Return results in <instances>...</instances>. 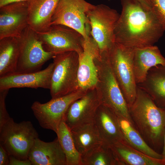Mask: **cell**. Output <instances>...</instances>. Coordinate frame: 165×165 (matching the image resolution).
<instances>
[{
    "mask_svg": "<svg viewBox=\"0 0 165 165\" xmlns=\"http://www.w3.org/2000/svg\"><path fill=\"white\" fill-rule=\"evenodd\" d=\"M97 80L95 88L101 104L133 124L129 108L112 72L107 53L94 59Z\"/></svg>",
    "mask_w": 165,
    "mask_h": 165,
    "instance_id": "cell-3",
    "label": "cell"
},
{
    "mask_svg": "<svg viewBox=\"0 0 165 165\" xmlns=\"http://www.w3.org/2000/svg\"><path fill=\"white\" fill-rule=\"evenodd\" d=\"M59 0H28V26L36 32L44 31L51 20Z\"/></svg>",
    "mask_w": 165,
    "mask_h": 165,
    "instance_id": "cell-19",
    "label": "cell"
},
{
    "mask_svg": "<svg viewBox=\"0 0 165 165\" xmlns=\"http://www.w3.org/2000/svg\"><path fill=\"white\" fill-rule=\"evenodd\" d=\"M100 104L95 88L88 90L71 104L64 120L70 130L80 125L93 123Z\"/></svg>",
    "mask_w": 165,
    "mask_h": 165,
    "instance_id": "cell-13",
    "label": "cell"
},
{
    "mask_svg": "<svg viewBox=\"0 0 165 165\" xmlns=\"http://www.w3.org/2000/svg\"><path fill=\"white\" fill-rule=\"evenodd\" d=\"M20 52L18 37L0 39V77L16 72Z\"/></svg>",
    "mask_w": 165,
    "mask_h": 165,
    "instance_id": "cell-23",
    "label": "cell"
},
{
    "mask_svg": "<svg viewBox=\"0 0 165 165\" xmlns=\"http://www.w3.org/2000/svg\"><path fill=\"white\" fill-rule=\"evenodd\" d=\"M129 111L134 126L147 143L158 153L162 150L165 108L158 106L150 96L137 85L136 98L129 107Z\"/></svg>",
    "mask_w": 165,
    "mask_h": 165,
    "instance_id": "cell-2",
    "label": "cell"
},
{
    "mask_svg": "<svg viewBox=\"0 0 165 165\" xmlns=\"http://www.w3.org/2000/svg\"><path fill=\"white\" fill-rule=\"evenodd\" d=\"M18 38L20 52L16 73L39 71L46 62L55 55L44 49L37 33L29 26Z\"/></svg>",
    "mask_w": 165,
    "mask_h": 165,
    "instance_id": "cell-9",
    "label": "cell"
},
{
    "mask_svg": "<svg viewBox=\"0 0 165 165\" xmlns=\"http://www.w3.org/2000/svg\"><path fill=\"white\" fill-rule=\"evenodd\" d=\"M37 33L44 49L54 55L71 51L79 54L83 51L84 37L68 26L51 25L46 31Z\"/></svg>",
    "mask_w": 165,
    "mask_h": 165,
    "instance_id": "cell-11",
    "label": "cell"
},
{
    "mask_svg": "<svg viewBox=\"0 0 165 165\" xmlns=\"http://www.w3.org/2000/svg\"><path fill=\"white\" fill-rule=\"evenodd\" d=\"M119 165H164L163 160L151 157L124 141L109 145Z\"/></svg>",
    "mask_w": 165,
    "mask_h": 165,
    "instance_id": "cell-20",
    "label": "cell"
},
{
    "mask_svg": "<svg viewBox=\"0 0 165 165\" xmlns=\"http://www.w3.org/2000/svg\"><path fill=\"white\" fill-rule=\"evenodd\" d=\"M83 51L79 54L78 77L79 89L87 90L95 88L97 73L94 59L100 55L98 46L92 38L85 40Z\"/></svg>",
    "mask_w": 165,
    "mask_h": 165,
    "instance_id": "cell-15",
    "label": "cell"
},
{
    "mask_svg": "<svg viewBox=\"0 0 165 165\" xmlns=\"http://www.w3.org/2000/svg\"><path fill=\"white\" fill-rule=\"evenodd\" d=\"M146 8L153 10L150 0H138Z\"/></svg>",
    "mask_w": 165,
    "mask_h": 165,
    "instance_id": "cell-31",
    "label": "cell"
},
{
    "mask_svg": "<svg viewBox=\"0 0 165 165\" xmlns=\"http://www.w3.org/2000/svg\"><path fill=\"white\" fill-rule=\"evenodd\" d=\"M79 54L71 51L55 55L50 89L52 98L70 94L79 88L78 73Z\"/></svg>",
    "mask_w": 165,
    "mask_h": 165,
    "instance_id": "cell-6",
    "label": "cell"
},
{
    "mask_svg": "<svg viewBox=\"0 0 165 165\" xmlns=\"http://www.w3.org/2000/svg\"><path fill=\"white\" fill-rule=\"evenodd\" d=\"M28 26L27 1L0 7V39L18 37Z\"/></svg>",
    "mask_w": 165,
    "mask_h": 165,
    "instance_id": "cell-12",
    "label": "cell"
},
{
    "mask_svg": "<svg viewBox=\"0 0 165 165\" xmlns=\"http://www.w3.org/2000/svg\"><path fill=\"white\" fill-rule=\"evenodd\" d=\"M75 147L81 156L103 143L94 122L70 130Z\"/></svg>",
    "mask_w": 165,
    "mask_h": 165,
    "instance_id": "cell-22",
    "label": "cell"
},
{
    "mask_svg": "<svg viewBox=\"0 0 165 165\" xmlns=\"http://www.w3.org/2000/svg\"><path fill=\"white\" fill-rule=\"evenodd\" d=\"M28 159L32 165H67L65 155L57 138L50 142L37 138L29 151Z\"/></svg>",
    "mask_w": 165,
    "mask_h": 165,
    "instance_id": "cell-16",
    "label": "cell"
},
{
    "mask_svg": "<svg viewBox=\"0 0 165 165\" xmlns=\"http://www.w3.org/2000/svg\"><path fill=\"white\" fill-rule=\"evenodd\" d=\"M152 9L165 28V0H150Z\"/></svg>",
    "mask_w": 165,
    "mask_h": 165,
    "instance_id": "cell-28",
    "label": "cell"
},
{
    "mask_svg": "<svg viewBox=\"0 0 165 165\" xmlns=\"http://www.w3.org/2000/svg\"><path fill=\"white\" fill-rule=\"evenodd\" d=\"M120 0L122 10L115 29V42L134 48L154 45L165 28L153 10L138 0Z\"/></svg>",
    "mask_w": 165,
    "mask_h": 165,
    "instance_id": "cell-1",
    "label": "cell"
},
{
    "mask_svg": "<svg viewBox=\"0 0 165 165\" xmlns=\"http://www.w3.org/2000/svg\"><path fill=\"white\" fill-rule=\"evenodd\" d=\"M117 116L124 141L136 149L151 157L163 159L161 154L155 151L147 143L132 123L123 117Z\"/></svg>",
    "mask_w": 165,
    "mask_h": 165,
    "instance_id": "cell-24",
    "label": "cell"
},
{
    "mask_svg": "<svg viewBox=\"0 0 165 165\" xmlns=\"http://www.w3.org/2000/svg\"><path fill=\"white\" fill-rule=\"evenodd\" d=\"M54 67L53 62L45 69L26 73H14L0 77V90L14 88L49 89Z\"/></svg>",
    "mask_w": 165,
    "mask_h": 165,
    "instance_id": "cell-14",
    "label": "cell"
},
{
    "mask_svg": "<svg viewBox=\"0 0 165 165\" xmlns=\"http://www.w3.org/2000/svg\"><path fill=\"white\" fill-rule=\"evenodd\" d=\"M86 91L79 89L68 94L52 98L45 103L35 101L31 108L41 127L56 133L69 107Z\"/></svg>",
    "mask_w": 165,
    "mask_h": 165,
    "instance_id": "cell-8",
    "label": "cell"
},
{
    "mask_svg": "<svg viewBox=\"0 0 165 165\" xmlns=\"http://www.w3.org/2000/svg\"><path fill=\"white\" fill-rule=\"evenodd\" d=\"M134 48L115 43L107 55L115 77L129 108L136 98L137 84L134 73Z\"/></svg>",
    "mask_w": 165,
    "mask_h": 165,
    "instance_id": "cell-4",
    "label": "cell"
},
{
    "mask_svg": "<svg viewBox=\"0 0 165 165\" xmlns=\"http://www.w3.org/2000/svg\"><path fill=\"white\" fill-rule=\"evenodd\" d=\"M94 123L104 143L110 145L124 141L117 115L108 107L100 105L96 112Z\"/></svg>",
    "mask_w": 165,
    "mask_h": 165,
    "instance_id": "cell-18",
    "label": "cell"
},
{
    "mask_svg": "<svg viewBox=\"0 0 165 165\" xmlns=\"http://www.w3.org/2000/svg\"><path fill=\"white\" fill-rule=\"evenodd\" d=\"M93 5L85 0H59L52 16L51 25L61 24L80 33L85 39L91 36L88 11Z\"/></svg>",
    "mask_w": 165,
    "mask_h": 165,
    "instance_id": "cell-10",
    "label": "cell"
},
{
    "mask_svg": "<svg viewBox=\"0 0 165 165\" xmlns=\"http://www.w3.org/2000/svg\"><path fill=\"white\" fill-rule=\"evenodd\" d=\"M38 134L31 123L14 122L11 118L0 128V145L9 156L28 159L29 151Z\"/></svg>",
    "mask_w": 165,
    "mask_h": 165,
    "instance_id": "cell-5",
    "label": "cell"
},
{
    "mask_svg": "<svg viewBox=\"0 0 165 165\" xmlns=\"http://www.w3.org/2000/svg\"><path fill=\"white\" fill-rule=\"evenodd\" d=\"M119 14L103 4L93 5L88 11L90 35L96 43L100 55L108 53L115 44V29Z\"/></svg>",
    "mask_w": 165,
    "mask_h": 165,
    "instance_id": "cell-7",
    "label": "cell"
},
{
    "mask_svg": "<svg viewBox=\"0 0 165 165\" xmlns=\"http://www.w3.org/2000/svg\"><path fill=\"white\" fill-rule=\"evenodd\" d=\"M81 165H119L110 146L103 143L81 156Z\"/></svg>",
    "mask_w": 165,
    "mask_h": 165,
    "instance_id": "cell-26",
    "label": "cell"
},
{
    "mask_svg": "<svg viewBox=\"0 0 165 165\" xmlns=\"http://www.w3.org/2000/svg\"><path fill=\"white\" fill-rule=\"evenodd\" d=\"M9 155L0 145V165H9Z\"/></svg>",
    "mask_w": 165,
    "mask_h": 165,
    "instance_id": "cell-30",
    "label": "cell"
},
{
    "mask_svg": "<svg viewBox=\"0 0 165 165\" xmlns=\"http://www.w3.org/2000/svg\"><path fill=\"white\" fill-rule=\"evenodd\" d=\"M65 155L67 165H81V156L77 150L70 130L63 120L56 133Z\"/></svg>",
    "mask_w": 165,
    "mask_h": 165,
    "instance_id": "cell-25",
    "label": "cell"
},
{
    "mask_svg": "<svg viewBox=\"0 0 165 165\" xmlns=\"http://www.w3.org/2000/svg\"><path fill=\"white\" fill-rule=\"evenodd\" d=\"M9 165H32V163L29 159L21 160L13 156H9Z\"/></svg>",
    "mask_w": 165,
    "mask_h": 165,
    "instance_id": "cell-29",
    "label": "cell"
},
{
    "mask_svg": "<svg viewBox=\"0 0 165 165\" xmlns=\"http://www.w3.org/2000/svg\"><path fill=\"white\" fill-rule=\"evenodd\" d=\"M28 0H0V7L14 2L27 1Z\"/></svg>",
    "mask_w": 165,
    "mask_h": 165,
    "instance_id": "cell-32",
    "label": "cell"
},
{
    "mask_svg": "<svg viewBox=\"0 0 165 165\" xmlns=\"http://www.w3.org/2000/svg\"><path fill=\"white\" fill-rule=\"evenodd\" d=\"M161 154L163 156V161L164 165H165V131L164 133L163 138V148L162 150V152Z\"/></svg>",
    "mask_w": 165,
    "mask_h": 165,
    "instance_id": "cell-33",
    "label": "cell"
},
{
    "mask_svg": "<svg viewBox=\"0 0 165 165\" xmlns=\"http://www.w3.org/2000/svg\"><path fill=\"white\" fill-rule=\"evenodd\" d=\"M9 90H0V128L10 118L6 109L5 100Z\"/></svg>",
    "mask_w": 165,
    "mask_h": 165,
    "instance_id": "cell-27",
    "label": "cell"
},
{
    "mask_svg": "<svg viewBox=\"0 0 165 165\" xmlns=\"http://www.w3.org/2000/svg\"><path fill=\"white\" fill-rule=\"evenodd\" d=\"M137 85L150 96L158 106L165 108V65L152 68L145 80Z\"/></svg>",
    "mask_w": 165,
    "mask_h": 165,
    "instance_id": "cell-21",
    "label": "cell"
},
{
    "mask_svg": "<svg viewBox=\"0 0 165 165\" xmlns=\"http://www.w3.org/2000/svg\"><path fill=\"white\" fill-rule=\"evenodd\" d=\"M133 64L138 85L145 80L149 71L152 68L158 65H165V58L159 48L154 45L135 48Z\"/></svg>",
    "mask_w": 165,
    "mask_h": 165,
    "instance_id": "cell-17",
    "label": "cell"
}]
</instances>
